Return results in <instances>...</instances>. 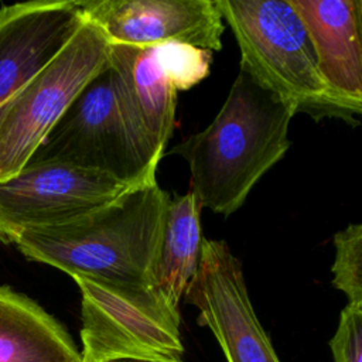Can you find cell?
<instances>
[{
    "label": "cell",
    "mask_w": 362,
    "mask_h": 362,
    "mask_svg": "<svg viewBox=\"0 0 362 362\" xmlns=\"http://www.w3.org/2000/svg\"><path fill=\"white\" fill-rule=\"evenodd\" d=\"M294 115L239 65L211 124L170 151L188 163L189 192L199 205L223 216L238 211L256 182L287 153Z\"/></svg>",
    "instance_id": "1"
},
{
    "label": "cell",
    "mask_w": 362,
    "mask_h": 362,
    "mask_svg": "<svg viewBox=\"0 0 362 362\" xmlns=\"http://www.w3.org/2000/svg\"><path fill=\"white\" fill-rule=\"evenodd\" d=\"M170 195L157 180L66 223L25 230L17 249L75 277L154 287Z\"/></svg>",
    "instance_id": "2"
},
{
    "label": "cell",
    "mask_w": 362,
    "mask_h": 362,
    "mask_svg": "<svg viewBox=\"0 0 362 362\" xmlns=\"http://www.w3.org/2000/svg\"><path fill=\"white\" fill-rule=\"evenodd\" d=\"M240 51V66L293 109L337 116L307 27L290 0H215Z\"/></svg>",
    "instance_id": "3"
},
{
    "label": "cell",
    "mask_w": 362,
    "mask_h": 362,
    "mask_svg": "<svg viewBox=\"0 0 362 362\" xmlns=\"http://www.w3.org/2000/svg\"><path fill=\"white\" fill-rule=\"evenodd\" d=\"M82 362H184L180 311L154 287L75 277Z\"/></svg>",
    "instance_id": "4"
},
{
    "label": "cell",
    "mask_w": 362,
    "mask_h": 362,
    "mask_svg": "<svg viewBox=\"0 0 362 362\" xmlns=\"http://www.w3.org/2000/svg\"><path fill=\"white\" fill-rule=\"evenodd\" d=\"M64 163L129 187L156 181L158 168L130 129L106 66L61 115L27 164Z\"/></svg>",
    "instance_id": "5"
},
{
    "label": "cell",
    "mask_w": 362,
    "mask_h": 362,
    "mask_svg": "<svg viewBox=\"0 0 362 362\" xmlns=\"http://www.w3.org/2000/svg\"><path fill=\"white\" fill-rule=\"evenodd\" d=\"M109 42L85 16L66 45L0 105V181L17 174L81 90L106 66Z\"/></svg>",
    "instance_id": "6"
},
{
    "label": "cell",
    "mask_w": 362,
    "mask_h": 362,
    "mask_svg": "<svg viewBox=\"0 0 362 362\" xmlns=\"http://www.w3.org/2000/svg\"><path fill=\"white\" fill-rule=\"evenodd\" d=\"M129 188L105 174L71 164H25L0 181V242L16 243L25 230L78 219Z\"/></svg>",
    "instance_id": "7"
},
{
    "label": "cell",
    "mask_w": 362,
    "mask_h": 362,
    "mask_svg": "<svg viewBox=\"0 0 362 362\" xmlns=\"http://www.w3.org/2000/svg\"><path fill=\"white\" fill-rule=\"evenodd\" d=\"M184 296L228 362H280L252 307L242 263L225 240L202 238L198 269Z\"/></svg>",
    "instance_id": "8"
},
{
    "label": "cell",
    "mask_w": 362,
    "mask_h": 362,
    "mask_svg": "<svg viewBox=\"0 0 362 362\" xmlns=\"http://www.w3.org/2000/svg\"><path fill=\"white\" fill-rule=\"evenodd\" d=\"M81 7L109 44L222 48L225 24L215 0H81Z\"/></svg>",
    "instance_id": "9"
},
{
    "label": "cell",
    "mask_w": 362,
    "mask_h": 362,
    "mask_svg": "<svg viewBox=\"0 0 362 362\" xmlns=\"http://www.w3.org/2000/svg\"><path fill=\"white\" fill-rule=\"evenodd\" d=\"M83 20L81 0L0 7V105L55 58Z\"/></svg>",
    "instance_id": "10"
},
{
    "label": "cell",
    "mask_w": 362,
    "mask_h": 362,
    "mask_svg": "<svg viewBox=\"0 0 362 362\" xmlns=\"http://www.w3.org/2000/svg\"><path fill=\"white\" fill-rule=\"evenodd\" d=\"M313 42L318 72L337 113L349 123L362 112L361 0H290Z\"/></svg>",
    "instance_id": "11"
},
{
    "label": "cell",
    "mask_w": 362,
    "mask_h": 362,
    "mask_svg": "<svg viewBox=\"0 0 362 362\" xmlns=\"http://www.w3.org/2000/svg\"><path fill=\"white\" fill-rule=\"evenodd\" d=\"M107 65L130 129L141 147L160 161L174 130L177 89L157 45L109 44Z\"/></svg>",
    "instance_id": "12"
},
{
    "label": "cell",
    "mask_w": 362,
    "mask_h": 362,
    "mask_svg": "<svg viewBox=\"0 0 362 362\" xmlns=\"http://www.w3.org/2000/svg\"><path fill=\"white\" fill-rule=\"evenodd\" d=\"M0 362H82L64 325L38 303L0 286Z\"/></svg>",
    "instance_id": "13"
},
{
    "label": "cell",
    "mask_w": 362,
    "mask_h": 362,
    "mask_svg": "<svg viewBox=\"0 0 362 362\" xmlns=\"http://www.w3.org/2000/svg\"><path fill=\"white\" fill-rule=\"evenodd\" d=\"M201 209L192 192L171 198L167 206L154 288L175 308L198 269L202 245Z\"/></svg>",
    "instance_id": "14"
},
{
    "label": "cell",
    "mask_w": 362,
    "mask_h": 362,
    "mask_svg": "<svg viewBox=\"0 0 362 362\" xmlns=\"http://www.w3.org/2000/svg\"><path fill=\"white\" fill-rule=\"evenodd\" d=\"M334 246L332 286L346 296L348 304L362 305V225L349 223L344 230L337 232Z\"/></svg>",
    "instance_id": "15"
},
{
    "label": "cell",
    "mask_w": 362,
    "mask_h": 362,
    "mask_svg": "<svg viewBox=\"0 0 362 362\" xmlns=\"http://www.w3.org/2000/svg\"><path fill=\"white\" fill-rule=\"evenodd\" d=\"M160 59L177 92L188 90L209 75L212 52L181 42L156 44Z\"/></svg>",
    "instance_id": "16"
},
{
    "label": "cell",
    "mask_w": 362,
    "mask_h": 362,
    "mask_svg": "<svg viewBox=\"0 0 362 362\" xmlns=\"http://www.w3.org/2000/svg\"><path fill=\"white\" fill-rule=\"evenodd\" d=\"M329 348L334 362H362V305L344 307Z\"/></svg>",
    "instance_id": "17"
},
{
    "label": "cell",
    "mask_w": 362,
    "mask_h": 362,
    "mask_svg": "<svg viewBox=\"0 0 362 362\" xmlns=\"http://www.w3.org/2000/svg\"><path fill=\"white\" fill-rule=\"evenodd\" d=\"M116 362H137V361H116Z\"/></svg>",
    "instance_id": "18"
}]
</instances>
